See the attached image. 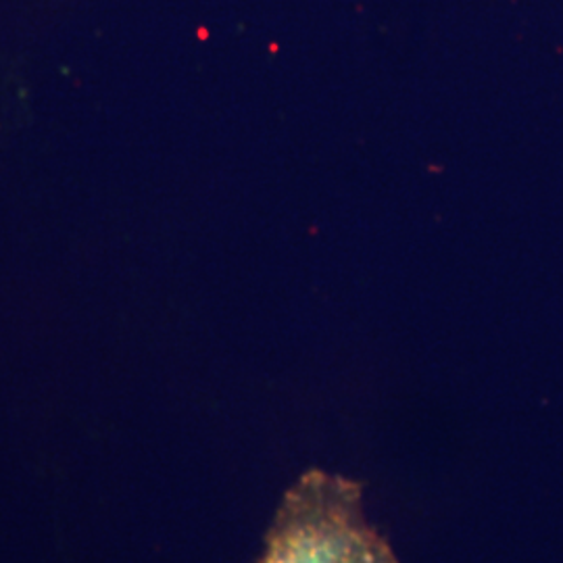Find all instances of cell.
Here are the masks:
<instances>
[{
    "instance_id": "obj_1",
    "label": "cell",
    "mask_w": 563,
    "mask_h": 563,
    "mask_svg": "<svg viewBox=\"0 0 563 563\" xmlns=\"http://www.w3.org/2000/svg\"><path fill=\"white\" fill-rule=\"evenodd\" d=\"M255 563H401L367 518L363 484L341 472L309 467L290 484L265 532Z\"/></svg>"
}]
</instances>
